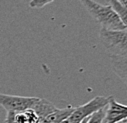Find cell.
Masks as SVG:
<instances>
[{"instance_id": "cell-1", "label": "cell", "mask_w": 127, "mask_h": 123, "mask_svg": "<svg viewBox=\"0 0 127 123\" xmlns=\"http://www.w3.org/2000/svg\"><path fill=\"white\" fill-rule=\"evenodd\" d=\"M85 9L101 28L107 30H126V27L110 5H102L93 0H79Z\"/></svg>"}, {"instance_id": "cell-2", "label": "cell", "mask_w": 127, "mask_h": 123, "mask_svg": "<svg viewBox=\"0 0 127 123\" xmlns=\"http://www.w3.org/2000/svg\"><path fill=\"white\" fill-rule=\"evenodd\" d=\"M100 41L110 56L127 57V29L107 30L101 28Z\"/></svg>"}, {"instance_id": "cell-3", "label": "cell", "mask_w": 127, "mask_h": 123, "mask_svg": "<svg viewBox=\"0 0 127 123\" xmlns=\"http://www.w3.org/2000/svg\"><path fill=\"white\" fill-rule=\"evenodd\" d=\"M108 104V98L103 96H96L87 103L74 107L68 120L72 123H80L83 119L90 117L94 112L104 108Z\"/></svg>"}, {"instance_id": "cell-4", "label": "cell", "mask_w": 127, "mask_h": 123, "mask_svg": "<svg viewBox=\"0 0 127 123\" xmlns=\"http://www.w3.org/2000/svg\"><path fill=\"white\" fill-rule=\"evenodd\" d=\"M39 98L35 97H22L0 93V106L7 112H23L31 109Z\"/></svg>"}, {"instance_id": "cell-5", "label": "cell", "mask_w": 127, "mask_h": 123, "mask_svg": "<svg viewBox=\"0 0 127 123\" xmlns=\"http://www.w3.org/2000/svg\"><path fill=\"white\" fill-rule=\"evenodd\" d=\"M127 120V106L121 104L112 96L108 97L106 116L103 123H120Z\"/></svg>"}, {"instance_id": "cell-6", "label": "cell", "mask_w": 127, "mask_h": 123, "mask_svg": "<svg viewBox=\"0 0 127 123\" xmlns=\"http://www.w3.org/2000/svg\"><path fill=\"white\" fill-rule=\"evenodd\" d=\"M110 58L112 70L127 87V57L110 56Z\"/></svg>"}, {"instance_id": "cell-7", "label": "cell", "mask_w": 127, "mask_h": 123, "mask_svg": "<svg viewBox=\"0 0 127 123\" xmlns=\"http://www.w3.org/2000/svg\"><path fill=\"white\" fill-rule=\"evenodd\" d=\"M73 109H74V107L71 106H68L62 109L57 108L55 112L48 115L39 123H60L68 118V117L73 112Z\"/></svg>"}, {"instance_id": "cell-8", "label": "cell", "mask_w": 127, "mask_h": 123, "mask_svg": "<svg viewBox=\"0 0 127 123\" xmlns=\"http://www.w3.org/2000/svg\"><path fill=\"white\" fill-rule=\"evenodd\" d=\"M31 109L34 110V112L37 114L40 119V122L46 117L48 115L55 112L57 108L51 102L45 98H39Z\"/></svg>"}, {"instance_id": "cell-9", "label": "cell", "mask_w": 127, "mask_h": 123, "mask_svg": "<svg viewBox=\"0 0 127 123\" xmlns=\"http://www.w3.org/2000/svg\"><path fill=\"white\" fill-rule=\"evenodd\" d=\"M17 123H39L40 119L37 114L32 109H27L23 112H17L16 114Z\"/></svg>"}, {"instance_id": "cell-10", "label": "cell", "mask_w": 127, "mask_h": 123, "mask_svg": "<svg viewBox=\"0 0 127 123\" xmlns=\"http://www.w3.org/2000/svg\"><path fill=\"white\" fill-rule=\"evenodd\" d=\"M108 3L114 9L116 13L117 14L119 18L127 29V8L123 7L120 2L116 0H106Z\"/></svg>"}, {"instance_id": "cell-11", "label": "cell", "mask_w": 127, "mask_h": 123, "mask_svg": "<svg viewBox=\"0 0 127 123\" xmlns=\"http://www.w3.org/2000/svg\"><path fill=\"white\" fill-rule=\"evenodd\" d=\"M106 107L94 112V113L92 114L88 117L86 123H103L104 118H105L106 116Z\"/></svg>"}, {"instance_id": "cell-12", "label": "cell", "mask_w": 127, "mask_h": 123, "mask_svg": "<svg viewBox=\"0 0 127 123\" xmlns=\"http://www.w3.org/2000/svg\"><path fill=\"white\" fill-rule=\"evenodd\" d=\"M53 1L55 0H32L29 3V6L32 8H41Z\"/></svg>"}, {"instance_id": "cell-13", "label": "cell", "mask_w": 127, "mask_h": 123, "mask_svg": "<svg viewBox=\"0 0 127 123\" xmlns=\"http://www.w3.org/2000/svg\"><path fill=\"white\" fill-rule=\"evenodd\" d=\"M17 112L8 111L7 112V116L5 118V123H17L16 122V114Z\"/></svg>"}, {"instance_id": "cell-14", "label": "cell", "mask_w": 127, "mask_h": 123, "mask_svg": "<svg viewBox=\"0 0 127 123\" xmlns=\"http://www.w3.org/2000/svg\"><path fill=\"white\" fill-rule=\"evenodd\" d=\"M116 1L120 2V3L122 5L123 7H125L126 8H127V0H116Z\"/></svg>"}, {"instance_id": "cell-15", "label": "cell", "mask_w": 127, "mask_h": 123, "mask_svg": "<svg viewBox=\"0 0 127 123\" xmlns=\"http://www.w3.org/2000/svg\"><path fill=\"white\" fill-rule=\"evenodd\" d=\"M60 123H72V122H71L69 120H68V118H67L66 120H64V121H63L62 122H60Z\"/></svg>"}, {"instance_id": "cell-16", "label": "cell", "mask_w": 127, "mask_h": 123, "mask_svg": "<svg viewBox=\"0 0 127 123\" xmlns=\"http://www.w3.org/2000/svg\"><path fill=\"white\" fill-rule=\"evenodd\" d=\"M88 117H87V118H85V119H83V121H82V122H81L80 123H86V122H87V121H88Z\"/></svg>"}, {"instance_id": "cell-17", "label": "cell", "mask_w": 127, "mask_h": 123, "mask_svg": "<svg viewBox=\"0 0 127 123\" xmlns=\"http://www.w3.org/2000/svg\"><path fill=\"white\" fill-rule=\"evenodd\" d=\"M126 123H127V122H126Z\"/></svg>"}]
</instances>
